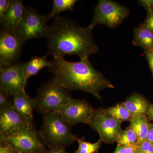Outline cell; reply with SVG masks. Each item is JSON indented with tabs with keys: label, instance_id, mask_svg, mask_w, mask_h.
Segmentation results:
<instances>
[{
	"label": "cell",
	"instance_id": "cell-25",
	"mask_svg": "<svg viewBox=\"0 0 153 153\" xmlns=\"http://www.w3.org/2000/svg\"><path fill=\"white\" fill-rule=\"evenodd\" d=\"M10 96L0 91V110L12 107V100Z\"/></svg>",
	"mask_w": 153,
	"mask_h": 153
},
{
	"label": "cell",
	"instance_id": "cell-14",
	"mask_svg": "<svg viewBox=\"0 0 153 153\" xmlns=\"http://www.w3.org/2000/svg\"><path fill=\"white\" fill-rule=\"evenodd\" d=\"M12 107L26 120L33 122V112L37 107L36 99L32 98L25 91L12 97Z\"/></svg>",
	"mask_w": 153,
	"mask_h": 153
},
{
	"label": "cell",
	"instance_id": "cell-11",
	"mask_svg": "<svg viewBox=\"0 0 153 153\" xmlns=\"http://www.w3.org/2000/svg\"><path fill=\"white\" fill-rule=\"evenodd\" d=\"M25 43L14 32L1 28L0 67L10 66L19 61Z\"/></svg>",
	"mask_w": 153,
	"mask_h": 153
},
{
	"label": "cell",
	"instance_id": "cell-2",
	"mask_svg": "<svg viewBox=\"0 0 153 153\" xmlns=\"http://www.w3.org/2000/svg\"><path fill=\"white\" fill-rule=\"evenodd\" d=\"M51 63L49 71L68 90L82 91L101 100V90L114 88L111 82L94 67L88 59L69 62L64 58L53 57Z\"/></svg>",
	"mask_w": 153,
	"mask_h": 153
},
{
	"label": "cell",
	"instance_id": "cell-34",
	"mask_svg": "<svg viewBox=\"0 0 153 153\" xmlns=\"http://www.w3.org/2000/svg\"><path fill=\"white\" fill-rule=\"evenodd\" d=\"M131 153H140V152L139 146L135 149Z\"/></svg>",
	"mask_w": 153,
	"mask_h": 153
},
{
	"label": "cell",
	"instance_id": "cell-7",
	"mask_svg": "<svg viewBox=\"0 0 153 153\" xmlns=\"http://www.w3.org/2000/svg\"><path fill=\"white\" fill-rule=\"evenodd\" d=\"M129 11L125 6L109 0H100L94 10L93 19L89 25L93 30L98 25L113 28L126 19Z\"/></svg>",
	"mask_w": 153,
	"mask_h": 153
},
{
	"label": "cell",
	"instance_id": "cell-26",
	"mask_svg": "<svg viewBox=\"0 0 153 153\" xmlns=\"http://www.w3.org/2000/svg\"><path fill=\"white\" fill-rule=\"evenodd\" d=\"M140 153H153V146L147 141L145 140L139 145Z\"/></svg>",
	"mask_w": 153,
	"mask_h": 153
},
{
	"label": "cell",
	"instance_id": "cell-6",
	"mask_svg": "<svg viewBox=\"0 0 153 153\" xmlns=\"http://www.w3.org/2000/svg\"><path fill=\"white\" fill-rule=\"evenodd\" d=\"M45 16L39 14L33 8H26L22 21L14 33L25 42L46 37L49 28Z\"/></svg>",
	"mask_w": 153,
	"mask_h": 153
},
{
	"label": "cell",
	"instance_id": "cell-32",
	"mask_svg": "<svg viewBox=\"0 0 153 153\" xmlns=\"http://www.w3.org/2000/svg\"><path fill=\"white\" fill-rule=\"evenodd\" d=\"M139 2L144 7H150L153 11V1H140Z\"/></svg>",
	"mask_w": 153,
	"mask_h": 153
},
{
	"label": "cell",
	"instance_id": "cell-8",
	"mask_svg": "<svg viewBox=\"0 0 153 153\" xmlns=\"http://www.w3.org/2000/svg\"><path fill=\"white\" fill-rule=\"evenodd\" d=\"M122 123L108 114L105 109L99 108L94 109L93 117L89 125L98 133L102 141L106 144H112L116 142L123 131Z\"/></svg>",
	"mask_w": 153,
	"mask_h": 153
},
{
	"label": "cell",
	"instance_id": "cell-24",
	"mask_svg": "<svg viewBox=\"0 0 153 153\" xmlns=\"http://www.w3.org/2000/svg\"><path fill=\"white\" fill-rule=\"evenodd\" d=\"M147 10L148 14L143 25L153 33V11L149 7H145Z\"/></svg>",
	"mask_w": 153,
	"mask_h": 153
},
{
	"label": "cell",
	"instance_id": "cell-33",
	"mask_svg": "<svg viewBox=\"0 0 153 153\" xmlns=\"http://www.w3.org/2000/svg\"><path fill=\"white\" fill-rule=\"evenodd\" d=\"M147 117L149 120L153 121V104H151L149 113L147 115Z\"/></svg>",
	"mask_w": 153,
	"mask_h": 153
},
{
	"label": "cell",
	"instance_id": "cell-29",
	"mask_svg": "<svg viewBox=\"0 0 153 153\" xmlns=\"http://www.w3.org/2000/svg\"><path fill=\"white\" fill-rule=\"evenodd\" d=\"M10 1L1 0L0 1V19L4 16L8 9Z\"/></svg>",
	"mask_w": 153,
	"mask_h": 153
},
{
	"label": "cell",
	"instance_id": "cell-1",
	"mask_svg": "<svg viewBox=\"0 0 153 153\" xmlns=\"http://www.w3.org/2000/svg\"><path fill=\"white\" fill-rule=\"evenodd\" d=\"M89 27H80L73 20L55 17L49 25L46 38L49 51L47 55L56 58H64L66 55H76L80 59H88L98 52V47Z\"/></svg>",
	"mask_w": 153,
	"mask_h": 153
},
{
	"label": "cell",
	"instance_id": "cell-28",
	"mask_svg": "<svg viewBox=\"0 0 153 153\" xmlns=\"http://www.w3.org/2000/svg\"><path fill=\"white\" fill-rule=\"evenodd\" d=\"M144 54L153 76V49L144 50Z\"/></svg>",
	"mask_w": 153,
	"mask_h": 153
},
{
	"label": "cell",
	"instance_id": "cell-22",
	"mask_svg": "<svg viewBox=\"0 0 153 153\" xmlns=\"http://www.w3.org/2000/svg\"><path fill=\"white\" fill-rule=\"evenodd\" d=\"M76 141L78 143V148L74 153H97L101 147L102 141L100 139L97 142L91 143L86 142L83 138L76 137Z\"/></svg>",
	"mask_w": 153,
	"mask_h": 153
},
{
	"label": "cell",
	"instance_id": "cell-27",
	"mask_svg": "<svg viewBox=\"0 0 153 153\" xmlns=\"http://www.w3.org/2000/svg\"><path fill=\"white\" fill-rule=\"evenodd\" d=\"M138 146V145L130 146H117L115 150L113 153H131Z\"/></svg>",
	"mask_w": 153,
	"mask_h": 153
},
{
	"label": "cell",
	"instance_id": "cell-5",
	"mask_svg": "<svg viewBox=\"0 0 153 153\" xmlns=\"http://www.w3.org/2000/svg\"><path fill=\"white\" fill-rule=\"evenodd\" d=\"M22 153H45L47 149L39 131L33 123H29L23 128L8 135L2 136Z\"/></svg>",
	"mask_w": 153,
	"mask_h": 153
},
{
	"label": "cell",
	"instance_id": "cell-9",
	"mask_svg": "<svg viewBox=\"0 0 153 153\" xmlns=\"http://www.w3.org/2000/svg\"><path fill=\"white\" fill-rule=\"evenodd\" d=\"M24 63L18 61L10 66L0 67V91L10 97L24 91L27 82Z\"/></svg>",
	"mask_w": 153,
	"mask_h": 153
},
{
	"label": "cell",
	"instance_id": "cell-17",
	"mask_svg": "<svg viewBox=\"0 0 153 153\" xmlns=\"http://www.w3.org/2000/svg\"><path fill=\"white\" fill-rule=\"evenodd\" d=\"M132 44L146 50L153 49V33L143 24L134 29Z\"/></svg>",
	"mask_w": 153,
	"mask_h": 153
},
{
	"label": "cell",
	"instance_id": "cell-21",
	"mask_svg": "<svg viewBox=\"0 0 153 153\" xmlns=\"http://www.w3.org/2000/svg\"><path fill=\"white\" fill-rule=\"evenodd\" d=\"M105 111L108 114L122 123L130 122L134 118L122 103L105 108Z\"/></svg>",
	"mask_w": 153,
	"mask_h": 153
},
{
	"label": "cell",
	"instance_id": "cell-3",
	"mask_svg": "<svg viewBox=\"0 0 153 153\" xmlns=\"http://www.w3.org/2000/svg\"><path fill=\"white\" fill-rule=\"evenodd\" d=\"M39 134L46 146L49 147L65 148L76 141L71 126L63 120L57 112L45 114Z\"/></svg>",
	"mask_w": 153,
	"mask_h": 153
},
{
	"label": "cell",
	"instance_id": "cell-10",
	"mask_svg": "<svg viewBox=\"0 0 153 153\" xmlns=\"http://www.w3.org/2000/svg\"><path fill=\"white\" fill-rule=\"evenodd\" d=\"M56 112L71 126L78 123L89 125L93 117L94 109L86 100L72 98L60 106Z\"/></svg>",
	"mask_w": 153,
	"mask_h": 153
},
{
	"label": "cell",
	"instance_id": "cell-30",
	"mask_svg": "<svg viewBox=\"0 0 153 153\" xmlns=\"http://www.w3.org/2000/svg\"><path fill=\"white\" fill-rule=\"evenodd\" d=\"M45 153H68L63 147H54L49 148Z\"/></svg>",
	"mask_w": 153,
	"mask_h": 153
},
{
	"label": "cell",
	"instance_id": "cell-19",
	"mask_svg": "<svg viewBox=\"0 0 153 153\" xmlns=\"http://www.w3.org/2000/svg\"><path fill=\"white\" fill-rule=\"evenodd\" d=\"M78 1L76 0H53L52 10L45 15L47 21L53 17L58 16L61 12L66 10H73L74 6Z\"/></svg>",
	"mask_w": 153,
	"mask_h": 153
},
{
	"label": "cell",
	"instance_id": "cell-16",
	"mask_svg": "<svg viewBox=\"0 0 153 153\" xmlns=\"http://www.w3.org/2000/svg\"><path fill=\"white\" fill-rule=\"evenodd\" d=\"M47 55L42 57L34 56L24 63V71L26 82H27L28 79L31 76L38 74L42 68L50 67L51 61L47 60Z\"/></svg>",
	"mask_w": 153,
	"mask_h": 153
},
{
	"label": "cell",
	"instance_id": "cell-4",
	"mask_svg": "<svg viewBox=\"0 0 153 153\" xmlns=\"http://www.w3.org/2000/svg\"><path fill=\"white\" fill-rule=\"evenodd\" d=\"M36 110L43 114L56 112L72 99L70 91L61 85L53 76L38 88L36 97Z\"/></svg>",
	"mask_w": 153,
	"mask_h": 153
},
{
	"label": "cell",
	"instance_id": "cell-12",
	"mask_svg": "<svg viewBox=\"0 0 153 153\" xmlns=\"http://www.w3.org/2000/svg\"><path fill=\"white\" fill-rule=\"evenodd\" d=\"M30 122L13 108L0 110V136H5L23 128Z\"/></svg>",
	"mask_w": 153,
	"mask_h": 153
},
{
	"label": "cell",
	"instance_id": "cell-23",
	"mask_svg": "<svg viewBox=\"0 0 153 153\" xmlns=\"http://www.w3.org/2000/svg\"><path fill=\"white\" fill-rule=\"evenodd\" d=\"M0 153H22L0 136Z\"/></svg>",
	"mask_w": 153,
	"mask_h": 153
},
{
	"label": "cell",
	"instance_id": "cell-13",
	"mask_svg": "<svg viewBox=\"0 0 153 153\" xmlns=\"http://www.w3.org/2000/svg\"><path fill=\"white\" fill-rule=\"evenodd\" d=\"M26 8L21 0H11L8 9L2 18L0 19L2 28L15 32L22 21Z\"/></svg>",
	"mask_w": 153,
	"mask_h": 153
},
{
	"label": "cell",
	"instance_id": "cell-18",
	"mask_svg": "<svg viewBox=\"0 0 153 153\" xmlns=\"http://www.w3.org/2000/svg\"><path fill=\"white\" fill-rule=\"evenodd\" d=\"M149 121L147 116H140L134 117L130 122L129 126L135 132L139 139V145L146 140L150 124Z\"/></svg>",
	"mask_w": 153,
	"mask_h": 153
},
{
	"label": "cell",
	"instance_id": "cell-15",
	"mask_svg": "<svg viewBox=\"0 0 153 153\" xmlns=\"http://www.w3.org/2000/svg\"><path fill=\"white\" fill-rule=\"evenodd\" d=\"M122 103L133 117L147 116L151 105L143 96L137 93H133Z\"/></svg>",
	"mask_w": 153,
	"mask_h": 153
},
{
	"label": "cell",
	"instance_id": "cell-31",
	"mask_svg": "<svg viewBox=\"0 0 153 153\" xmlns=\"http://www.w3.org/2000/svg\"><path fill=\"white\" fill-rule=\"evenodd\" d=\"M146 140L151 143L153 146V123H150Z\"/></svg>",
	"mask_w": 153,
	"mask_h": 153
},
{
	"label": "cell",
	"instance_id": "cell-20",
	"mask_svg": "<svg viewBox=\"0 0 153 153\" xmlns=\"http://www.w3.org/2000/svg\"><path fill=\"white\" fill-rule=\"evenodd\" d=\"M117 146H123L139 145V139L133 129L129 126L123 130L116 141Z\"/></svg>",
	"mask_w": 153,
	"mask_h": 153
}]
</instances>
